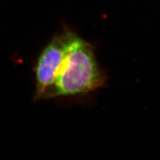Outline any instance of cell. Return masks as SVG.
<instances>
[{
  "mask_svg": "<svg viewBox=\"0 0 160 160\" xmlns=\"http://www.w3.org/2000/svg\"><path fill=\"white\" fill-rule=\"evenodd\" d=\"M106 82V73L100 68L92 45L72 32L47 98L85 96L103 88Z\"/></svg>",
  "mask_w": 160,
  "mask_h": 160,
  "instance_id": "cell-1",
  "label": "cell"
},
{
  "mask_svg": "<svg viewBox=\"0 0 160 160\" xmlns=\"http://www.w3.org/2000/svg\"><path fill=\"white\" fill-rule=\"evenodd\" d=\"M71 33V31H65L55 36L40 54L36 68L38 98H47L51 91Z\"/></svg>",
  "mask_w": 160,
  "mask_h": 160,
  "instance_id": "cell-2",
  "label": "cell"
}]
</instances>
